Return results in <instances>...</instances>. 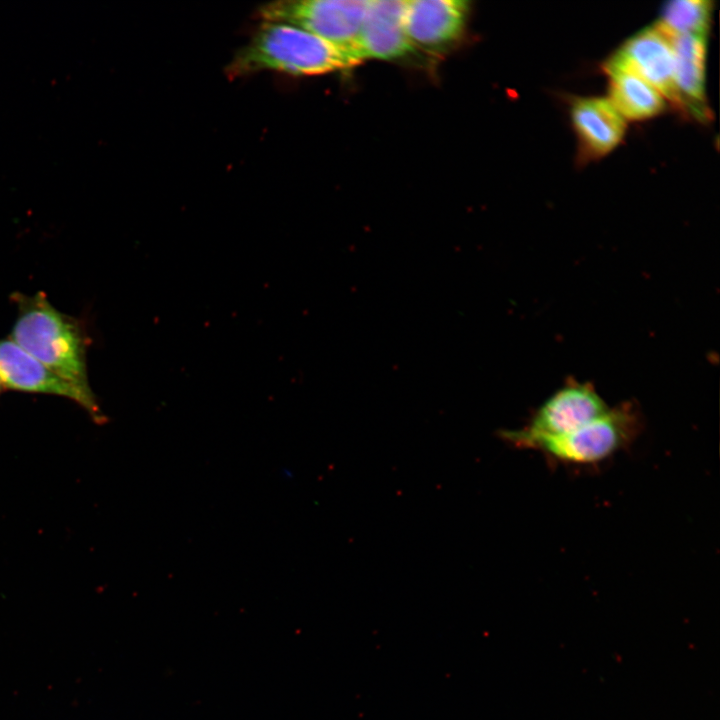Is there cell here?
Returning a JSON list of instances; mask_svg holds the SVG:
<instances>
[{
    "label": "cell",
    "instance_id": "obj_6",
    "mask_svg": "<svg viewBox=\"0 0 720 720\" xmlns=\"http://www.w3.org/2000/svg\"><path fill=\"white\" fill-rule=\"evenodd\" d=\"M0 381L4 389L65 397L81 406L95 423L106 422L94 393L62 379L10 338L0 340Z\"/></svg>",
    "mask_w": 720,
    "mask_h": 720
},
{
    "label": "cell",
    "instance_id": "obj_5",
    "mask_svg": "<svg viewBox=\"0 0 720 720\" xmlns=\"http://www.w3.org/2000/svg\"><path fill=\"white\" fill-rule=\"evenodd\" d=\"M609 409L592 384L569 382L542 403L525 427L502 432V436L518 448L530 449L539 440L579 429Z\"/></svg>",
    "mask_w": 720,
    "mask_h": 720
},
{
    "label": "cell",
    "instance_id": "obj_13",
    "mask_svg": "<svg viewBox=\"0 0 720 720\" xmlns=\"http://www.w3.org/2000/svg\"><path fill=\"white\" fill-rule=\"evenodd\" d=\"M712 2L677 0L667 2L655 24L668 37L693 34L707 36L712 19Z\"/></svg>",
    "mask_w": 720,
    "mask_h": 720
},
{
    "label": "cell",
    "instance_id": "obj_9",
    "mask_svg": "<svg viewBox=\"0 0 720 720\" xmlns=\"http://www.w3.org/2000/svg\"><path fill=\"white\" fill-rule=\"evenodd\" d=\"M404 6L405 1H369L352 49V55L358 63L365 58H399L414 51L404 31Z\"/></svg>",
    "mask_w": 720,
    "mask_h": 720
},
{
    "label": "cell",
    "instance_id": "obj_1",
    "mask_svg": "<svg viewBox=\"0 0 720 720\" xmlns=\"http://www.w3.org/2000/svg\"><path fill=\"white\" fill-rule=\"evenodd\" d=\"M16 321L10 339L56 375L93 393L87 372L88 337L81 321L57 310L47 296L14 293Z\"/></svg>",
    "mask_w": 720,
    "mask_h": 720
},
{
    "label": "cell",
    "instance_id": "obj_11",
    "mask_svg": "<svg viewBox=\"0 0 720 720\" xmlns=\"http://www.w3.org/2000/svg\"><path fill=\"white\" fill-rule=\"evenodd\" d=\"M669 38L680 108L699 120H705L709 115L705 99L707 36L685 34Z\"/></svg>",
    "mask_w": 720,
    "mask_h": 720
},
{
    "label": "cell",
    "instance_id": "obj_7",
    "mask_svg": "<svg viewBox=\"0 0 720 720\" xmlns=\"http://www.w3.org/2000/svg\"><path fill=\"white\" fill-rule=\"evenodd\" d=\"M468 9L463 0L405 1V34L414 48L440 51L461 37Z\"/></svg>",
    "mask_w": 720,
    "mask_h": 720
},
{
    "label": "cell",
    "instance_id": "obj_2",
    "mask_svg": "<svg viewBox=\"0 0 720 720\" xmlns=\"http://www.w3.org/2000/svg\"><path fill=\"white\" fill-rule=\"evenodd\" d=\"M357 64L344 50L300 27L263 22L226 68L231 78L272 70L320 75Z\"/></svg>",
    "mask_w": 720,
    "mask_h": 720
},
{
    "label": "cell",
    "instance_id": "obj_4",
    "mask_svg": "<svg viewBox=\"0 0 720 720\" xmlns=\"http://www.w3.org/2000/svg\"><path fill=\"white\" fill-rule=\"evenodd\" d=\"M368 4L366 0H285L263 5L258 15L265 22L286 23L313 33L355 60L352 49Z\"/></svg>",
    "mask_w": 720,
    "mask_h": 720
},
{
    "label": "cell",
    "instance_id": "obj_12",
    "mask_svg": "<svg viewBox=\"0 0 720 720\" xmlns=\"http://www.w3.org/2000/svg\"><path fill=\"white\" fill-rule=\"evenodd\" d=\"M608 76L607 98L627 121L653 118L666 107L664 97L613 55L604 63Z\"/></svg>",
    "mask_w": 720,
    "mask_h": 720
},
{
    "label": "cell",
    "instance_id": "obj_3",
    "mask_svg": "<svg viewBox=\"0 0 720 720\" xmlns=\"http://www.w3.org/2000/svg\"><path fill=\"white\" fill-rule=\"evenodd\" d=\"M639 432L638 414L622 405L568 434L539 440L530 449L561 463L595 464L629 446Z\"/></svg>",
    "mask_w": 720,
    "mask_h": 720
},
{
    "label": "cell",
    "instance_id": "obj_8",
    "mask_svg": "<svg viewBox=\"0 0 720 720\" xmlns=\"http://www.w3.org/2000/svg\"><path fill=\"white\" fill-rule=\"evenodd\" d=\"M613 56L680 107L671 41L656 25L632 35Z\"/></svg>",
    "mask_w": 720,
    "mask_h": 720
},
{
    "label": "cell",
    "instance_id": "obj_14",
    "mask_svg": "<svg viewBox=\"0 0 720 720\" xmlns=\"http://www.w3.org/2000/svg\"><path fill=\"white\" fill-rule=\"evenodd\" d=\"M3 390H4V387H3V385H2V383H1V381H0V394H1V392H2Z\"/></svg>",
    "mask_w": 720,
    "mask_h": 720
},
{
    "label": "cell",
    "instance_id": "obj_10",
    "mask_svg": "<svg viewBox=\"0 0 720 720\" xmlns=\"http://www.w3.org/2000/svg\"><path fill=\"white\" fill-rule=\"evenodd\" d=\"M570 117L580 154L585 160L598 159L613 151L627 129L626 120L607 98H575Z\"/></svg>",
    "mask_w": 720,
    "mask_h": 720
}]
</instances>
